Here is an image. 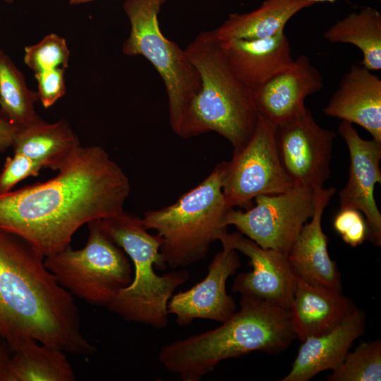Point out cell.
I'll return each mask as SVG.
<instances>
[{
	"label": "cell",
	"instance_id": "33",
	"mask_svg": "<svg viewBox=\"0 0 381 381\" xmlns=\"http://www.w3.org/2000/svg\"><path fill=\"white\" fill-rule=\"evenodd\" d=\"M92 1V0H70V4L71 5H78V4L89 2V1Z\"/></svg>",
	"mask_w": 381,
	"mask_h": 381
},
{
	"label": "cell",
	"instance_id": "10",
	"mask_svg": "<svg viewBox=\"0 0 381 381\" xmlns=\"http://www.w3.org/2000/svg\"><path fill=\"white\" fill-rule=\"evenodd\" d=\"M294 186L279 158L275 126L260 115L250 139L226 162L223 195L228 209L248 205L261 195H275Z\"/></svg>",
	"mask_w": 381,
	"mask_h": 381
},
{
	"label": "cell",
	"instance_id": "30",
	"mask_svg": "<svg viewBox=\"0 0 381 381\" xmlns=\"http://www.w3.org/2000/svg\"><path fill=\"white\" fill-rule=\"evenodd\" d=\"M65 70V68L59 67L35 73L38 99L44 108L52 107L66 94Z\"/></svg>",
	"mask_w": 381,
	"mask_h": 381
},
{
	"label": "cell",
	"instance_id": "24",
	"mask_svg": "<svg viewBox=\"0 0 381 381\" xmlns=\"http://www.w3.org/2000/svg\"><path fill=\"white\" fill-rule=\"evenodd\" d=\"M331 43L351 44L360 49L361 64L370 71L381 69V14L365 7L339 20L324 34Z\"/></svg>",
	"mask_w": 381,
	"mask_h": 381
},
{
	"label": "cell",
	"instance_id": "6",
	"mask_svg": "<svg viewBox=\"0 0 381 381\" xmlns=\"http://www.w3.org/2000/svg\"><path fill=\"white\" fill-rule=\"evenodd\" d=\"M226 162L218 163L197 186L174 203L144 212L142 222L162 238L160 254L171 268H184L205 258L210 246L227 233L223 195Z\"/></svg>",
	"mask_w": 381,
	"mask_h": 381
},
{
	"label": "cell",
	"instance_id": "15",
	"mask_svg": "<svg viewBox=\"0 0 381 381\" xmlns=\"http://www.w3.org/2000/svg\"><path fill=\"white\" fill-rule=\"evenodd\" d=\"M323 86L318 69L301 54L254 90L255 102L260 115L277 126L303 111L306 97Z\"/></svg>",
	"mask_w": 381,
	"mask_h": 381
},
{
	"label": "cell",
	"instance_id": "26",
	"mask_svg": "<svg viewBox=\"0 0 381 381\" xmlns=\"http://www.w3.org/2000/svg\"><path fill=\"white\" fill-rule=\"evenodd\" d=\"M329 381H380L381 341L362 342L327 377Z\"/></svg>",
	"mask_w": 381,
	"mask_h": 381
},
{
	"label": "cell",
	"instance_id": "2",
	"mask_svg": "<svg viewBox=\"0 0 381 381\" xmlns=\"http://www.w3.org/2000/svg\"><path fill=\"white\" fill-rule=\"evenodd\" d=\"M22 238L0 230V338L11 351L28 339L80 356L95 347L81 330L73 296Z\"/></svg>",
	"mask_w": 381,
	"mask_h": 381
},
{
	"label": "cell",
	"instance_id": "13",
	"mask_svg": "<svg viewBox=\"0 0 381 381\" xmlns=\"http://www.w3.org/2000/svg\"><path fill=\"white\" fill-rule=\"evenodd\" d=\"M250 258V272L235 277L232 291L290 309L295 287L294 274L288 255L273 249H265L240 232H228L219 240Z\"/></svg>",
	"mask_w": 381,
	"mask_h": 381
},
{
	"label": "cell",
	"instance_id": "19",
	"mask_svg": "<svg viewBox=\"0 0 381 381\" xmlns=\"http://www.w3.org/2000/svg\"><path fill=\"white\" fill-rule=\"evenodd\" d=\"M356 308L342 292L307 283L296 276L290 312L293 331L300 341L329 332Z\"/></svg>",
	"mask_w": 381,
	"mask_h": 381
},
{
	"label": "cell",
	"instance_id": "35",
	"mask_svg": "<svg viewBox=\"0 0 381 381\" xmlns=\"http://www.w3.org/2000/svg\"><path fill=\"white\" fill-rule=\"evenodd\" d=\"M5 2L6 3H8V4H11L13 2L14 0H4Z\"/></svg>",
	"mask_w": 381,
	"mask_h": 381
},
{
	"label": "cell",
	"instance_id": "25",
	"mask_svg": "<svg viewBox=\"0 0 381 381\" xmlns=\"http://www.w3.org/2000/svg\"><path fill=\"white\" fill-rule=\"evenodd\" d=\"M37 93L27 86L25 78L10 57L0 50V116L19 128L41 118L35 109Z\"/></svg>",
	"mask_w": 381,
	"mask_h": 381
},
{
	"label": "cell",
	"instance_id": "8",
	"mask_svg": "<svg viewBox=\"0 0 381 381\" xmlns=\"http://www.w3.org/2000/svg\"><path fill=\"white\" fill-rule=\"evenodd\" d=\"M87 224L89 236L82 249L73 250L70 245L44 257V262L70 294L93 306L107 307L132 282L131 263L98 220Z\"/></svg>",
	"mask_w": 381,
	"mask_h": 381
},
{
	"label": "cell",
	"instance_id": "34",
	"mask_svg": "<svg viewBox=\"0 0 381 381\" xmlns=\"http://www.w3.org/2000/svg\"><path fill=\"white\" fill-rule=\"evenodd\" d=\"M308 1L312 2L313 4L317 3V2H330L333 3L336 0H306Z\"/></svg>",
	"mask_w": 381,
	"mask_h": 381
},
{
	"label": "cell",
	"instance_id": "11",
	"mask_svg": "<svg viewBox=\"0 0 381 381\" xmlns=\"http://www.w3.org/2000/svg\"><path fill=\"white\" fill-rule=\"evenodd\" d=\"M336 135L320 126L308 108L275 126L279 158L294 186L323 188L330 176Z\"/></svg>",
	"mask_w": 381,
	"mask_h": 381
},
{
	"label": "cell",
	"instance_id": "27",
	"mask_svg": "<svg viewBox=\"0 0 381 381\" xmlns=\"http://www.w3.org/2000/svg\"><path fill=\"white\" fill-rule=\"evenodd\" d=\"M24 62L35 73L56 68H66L70 51L64 38L52 33L24 49Z\"/></svg>",
	"mask_w": 381,
	"mask_h": 381
},
{
	"label": "cell",
	"instance_id": "5",
	"mask_svg": "<svg viewBox=\"0 0 381 381\" xmlns=\"http://www.w3.org/2000/svg\"><path fill=\"white\" fill-rule=\"evenodd\" d=\"M98 222L134 266L132 282L118 292L108 308L127 322L164 328L168 324L169 301L174 291L188 280V272L181 269L157 274L155 267H167L160 254L162 238L150 234L138 216L124 210Z\"/></svg>",
	"mask_w": 381,
	"mask_h": 381
},
{
	"label": "cell",
	"instance_id": "29",
	"mask_svg": "<svg viewBox=\"0 0 381 381\" xmlns=\"http://www.w3.org/2000/svg\"><path fill=\"white\" fill-rule=\"evenodd\" d=\"M333 226L343 241L355 248L368 238V229L361 212L353 208L341 209L336 215Z\"/></svg>",
	"mask_w": 381,
	"mask_h": 381
},
{
	"label": "cell",
	"instance_id": "32",
	"mask_svg": "<svg viewBox=\"0 0 381 381\" xmlns=\"http://www.w3.org/2000/svg\"><path fill=\"white\" fill-rule=\"evenodd\" d=\"M11 353L7 343L0 338V381H4Z\"/></svg>",
	"mask_w": 381,
	"mask_h": 381
},
{
	"label": "cell",
	"instance_id": "23",
	"mask_svg": "<svg viewBox=\"0 0 381 381\" xmlns=\"http://www.w3.org/2000/svg\"><path fill=\"white\" fill-rule=\"evenodd\" d=\"M75 376L65 352L28 339L16 347L4 381H73Z\"/></svg>",
	"mask_w": 381,
	"mask_h": 381
},
{
	"label": "cell",
	"instance_id": "22",
	"mask_svg": "<svg viewBox=\"0 0 381 381\" xmlns=\"http://www.w3.org/2000/svg\"><path fill=\"white\" fill-rule=\"evenodd\" d=\"M313 4L306 0H265L250 12L231 13L212 31L219 40L270 37L284 31L286 23L294 15Z\"/></svg>",
	"mask_w": 381,
	"mask_h": 381
},
{
	"label": "cell",
	"instance_id": "21",
	"mask_svg": "<svg viewBox=\"0 0 381 381\" xmlns=\"http://www.w3.org/2000/svg\"><path fill=\"white\" fill-rule=\"evenodd\" d=\"M80 146L78 137L65 119L50 123L41 118L19 129L12 147L42 168L59 171Z\"/></svg>",
	"mask_w": 381,
	"mask_h": 381
},
{
	"label": "cell",
	"instance_id": "28",
	"mask_svg": "<svg viewBox=\"0 0 381 381\" xmlns=\"http://www.w3.org/2000/svg\"><path fill=\"white\" fill-rule=\"evenodd\" d=\"M42 167L30 157L14 152L13 156L6 159L0 173V194L12 190L21 181L29 176H36Z\"/></svg>",
	"mask_w": 381,
	"mask_h": 381
},
{
	"label": "cell",
	"instance_id": "16",
	"mask_svg": "<svg viewBox=\"0 0 381 381\" xmlns=\"http://www.w3.org/2000/svg\"><path fill=\"white\" fill-rule=\"evenodd\" d=\"M334 188L315 190L316 200L310 222L306 223L294 241L288 260L295 274L304 282L342 292L341 275L327 250V236L322 231L323 212L334 195Z\"/></svg>",
	"mask_w": 381,
	"mask_h": 381
},
{
	"label": "cell",
	"instance_id": "17",
	"mask_svg": "<svg viewBox=\"0 0 381 381\" xmlns=\"http://www.w3.org/2000/svg\"><path fill=\"white\" fill-rule=\"evenodd\" d=\"M323 112L361 126L381 143L380 78L362 65H351Z\"/></svg>",
	"mask_w": 381,
	"mask_h": 381
},
{
	"label": "cell",
	"instance_id": "3",
	"mask_svg": "<svg viewBox=\"0 0 381 381\" xmlns=\"http://www.w3.org/2000/svg\"><path fill=\"white\" fill-rule=\"evenodd\" d=\"M296 339L290 309L241 295L240 308L217 328L164 346L158 358L183 381H199L222 361L252 351L277 354Z\"/></svg>",
	"mask_w": 381,
	"mask_h": 381
},
{
	"label": "cell",
	"instance_id": "12",
	"mask_svg": "<svg viewBox=\"0 0 381 381\" xmlns=\"http://www.w3.org/2000/svg\"><path fill=\"white\" fill-rule=\"evenodd\" d=\"M338 133L345 141L349 153V178L339 192L340 210L356 209L364 214L368 229V240L381 244V214L374 198L376 183H381V143L365 140L353 124L342 121Z\"/></svg>",
	"mask_w": 381,
	"mask_h": 381
},
{
	"label": "cell",
	"instance_id": "9",
	"mask_svg": "<svg viewBox=\"0 0 381 381\" xmlns=\"http://www.w3.org/2000/svg\"><path fill=\"white\" fill-rule=\"evenodd\" d=\"M315 200V190L294 186L282 193L257 196L255 205L245 212L230 208L224 224L234 226L261 248L288 255L301 229L313 214Z\"/></svg>",
	"mask_w": 381,
	"mask_h": 381
},
{
	"label": "cell",
	"instance_id": "20",
	"mask_svg": "<svg viewBox=\"0 0 381 381\" xmlns=\"http://www.w3.org/2000/svg\"><path fill=\"white\" fill-rule=\"evenodd\" d=\"M365 324V313L356 308L333 330L302 341L290 372L281 380L308 381L322 371L336 369L363 334Z\"/></svg>",
	"mask_w": 381,
	"mask_h": 381
},
{
	"label": "cell",
	"instance_id": "7",
	"mask_svg": "<svg viewBox=\"0 0 381 381\" xmlns=\"http://www.w3.org/2000/svg\"><path fill=\"white\" fill-rule=\"evenodd\" d=\"M165 1H124L131 30L122 52L129 56H143L158 72L167 95L170 126L180 135L185 114L200 88L201 80L186 50L167 38L160 30L158 16Z\"/></svg>",
	"mask_w": 381,
	"mask_h": 381
},
{
	"label": "cell",
	"instance_id": "18",
	"mask_svg": "<svg viewBox=\"0 0 381 381\" xmlns=\"http://www.w3.org/2000/svg\"><path fill=\"white\" fill-rule=\"evenodd\" d=\"M218 41L234 75L253 91L294 60L290 42L284 31L264 39Z\"/></svg>",
	"mask_w": 381,
	"mask_h": 381
},
{
	"label": "cell",
	"instance_id": "31",
	"mask_svg": "<svg viewBox=\"0 0 381 381\" xmlns=\"http://www.w3.org/2000/svg\"><path fill=\"white\" fill-rule=\"evenodd\" d=\"M19 128L0 116V154L13 147Z\"/></svg>",
	"mask_w": 381,
	"mask_h": 381
},
{
	"label": "cell",
	"instance_id": "4",
	"mask_svg": "<svg viewBox=\"0 0 381 381\" xmlns=\"http://www.w3.org/2000/svg\"><path fill=\"white\" fill-rule=\"evenodd\" d=\"M185 50L201 85L185 114L179 136L188 138L214 131L234 150L240 149L252 137L260 117L254 91L234 75L212 30L198 34Z\"/></svg>",
	"mask_w": 381,
	"mask_h": 381
},
{
	"label": "cell",
	"instance_id": "1",
	"mask_svg": "<svg viewBox=\"0 0 381 381\" xmlns=\"http://www.w3.org/2000/svg\"><path fill=\"white\" fill-rule=\"evenodd\" d=\"M130 192L127 175L103 147L80 145L54 178L0 194V230L47 257L70 246L84 224L123 212Z\"/></svg>",
	"mask_w": 381,
	"mask_h": 381
},
{
	"label": "cell",
	"instance_id": "14",
	"mask_svg": "<svg viewBox=\"0 0 381 381\" xmlns=\"http://www.w3.org/2000/svg\"><path fill=\"white\" fill-rule=\"evenodd\" d=\"M241 264L237 251L222 246L207 268L205 277L190 289L174 294L167 305L169 315L176 316L179 325H188L195 319L211 320L220 323L236 311L232 296L226 290L228 278Z\"/></svg>",
	"mask_w": 381,
	"mask_h": 381
}]
</instances>
